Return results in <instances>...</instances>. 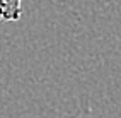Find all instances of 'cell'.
<instances>
[{
	"label": "cell",
	"mask_w": 121,
	"mask_h": 118,
	"mask_svg": "<svg viewBox=\"0 0 121 118\" xmlns=\"http://www.w3.org/2000/svg\"><path fill=\"white\" fill-rule=\"evenodd\" d=\"M22 0H0V21H19Z\"/></svg>",
	"instance_id": "cell-1"
}]
</instances>
